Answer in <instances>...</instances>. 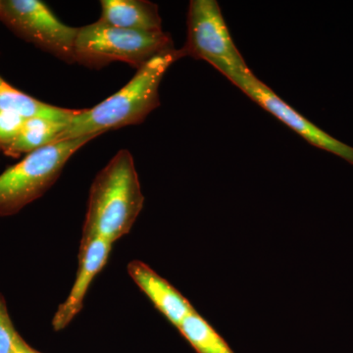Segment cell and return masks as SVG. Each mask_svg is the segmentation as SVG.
<instances>
[{
	"label": "cell",
	"mask_w": 353,
	"mask_h": 353,
	"mask_svg": "<svg viewBox=\"0 0 353 353\" xmlns=\"http://www.w3.org/2000/svg\"><path fill=\"white\" fill-rule=\"evenodd\" d=\"M185 57L182 48L164 51L143 67L124 88L92 108L77 110L57 143L141 124L160 105L159 87L172 65Z\"/></svg>",
	"instance_id": "obj_1"
},
{
	"label": "cell",
	"mask_w": 353,
	"mask_h": 353,
	"mask_svg": "<svg viewBox=\"0 0 353 353\" xmlns=\"http://www.w3.org/2000/svg\"><path fill=\"white\" fill-rule=\"evenodd\" d=\"M143 203L134 158L129 150H121L90 188L82 241L99 238L113 245L131 231Z\"/></svg>",
	"instance_id": "obj_2"
},
{
	"label": "cell",
	"mask_w": 353,
	"mask_h": 353,
	"mask_svg": "<svg viewBox=\"0 0 353 353\" xmlns=\"http://www.w3.org/2000/svg\"><path fill=\"white\" fill-rule=\"evenodd\" d=\"M99 137H82L44 146L7 168L0 175V217L16 214L43 196L61 175L70 158Z\"/></svg>",
	"instance_id": "obj_3"
},
{
	"label": "cell",
	"mask_w": 353,
	"mask_h": 353,
	"mask_svg": "<svg viewBox=\"0 0 353 353\" xmlns=\"http://www.w3.org/2000/svg\"><path fill=\"white\" fill-rule=\"evenodd\" d=\"M174 48L173 39L168 32L132 31L99 20L79 28L75 60L92 69L123 62L139 70L153 57Z\"/></svg>",
	"instance_id": "obj_4"
},
{
	"label": "cell",
	"mask_w": 353,
	"mask_h": 353,
	"mask_svg": "<svg viewBox=\"0 0 353 353\" xmlns=\"http://www.w3.org/2000/svg\"><path fill=\"white\" fill-rule=\"evenodd\" d=\"M185 57L203 60L236 88L252 75L236 43L216 0H192L187 20Z\"/></svg>",
	"instance_id": "obj_5"
},
{
	"label": "cell",
	"mask_w": 353,
	"mask_h": 353,
	"mask_svg": "<svg viewBox=\"0 0 353 353\" xmlns=\"http://www.w3.org/2000/svg\"><path fill=\"white\" fill-rule=\"evenodd\" d=\"M0 21L14 34L67 63H75L79 28L61 22L39 0H0Z\"/></svg>",
	"instance_id": "obj_6"
},
{
	"label": "cell",
	"mask_w": 353,
	"mask_h": 353,
	"mask_svg": "<svg viewBox=\"0 0 353 353\" xmlns=\"http://www.w3.org/2000/svg\"><path fill=\"white\" fill-rule=\"evenodd\" d=\"M238 88L262 108L294 130L310 145L336 155L353 165L352 146L330 136L328 132L304 118L254 74L245 79Z\"/></svg>",
	"instance_id": "obj_7"
},
{
	"label": "cell",
	"mask_w": 353,
	"mask_h": 353,
	"mask_svg": "<svg viewBox=\"0 0 353 353\" xmlns=\"http://www.w3.org/2000/svg\"><path fill=\"white\" fill-rule=\"evenodd\" d=\"M112 243L99 238L81 241L79 267L73 288L63 303L60 304L53 316L54 331H61L73 321L82 310L83 299L95 276L105 266Z\"/></svg>",
	"instance_id": "obj_8"
},
{
	"label": "cell",
	"mask_w": 353,
	"mask_h": 353,
	"mask_svg": "<svg viewBox=\"0 0 353 353\" xmlns=\"http://www.w3.org/2000/svg\"><path fill=\"white\" fill-rule=\"evenodd\" d=\"M128 273L157 310L176 328L190 313L196 310L176 288L143 262H130Z\"/></svg>",
	"instance_id": "obj_9"
},
{
	"label": "cell",
	"mask_w": 353,
	"mask_h": 353,
	"mask_svg": "<svg viewBox=\"0 0 353 353\" xmlns=\"http://www.w3.org/2000/svg\"><path fill=\"white\" fill-rule=\"evenodd\" d=\"M99 21L132 31L162 32V19L157 4L146 0H101Z\"/></svg>",
	"instance_id": "obj_10"
},
{
	"label": "cell",
	"mask_w": 353,
	"mask_h": 353,
	"mask_svg": "<svg viewBox=\"0 0 353 353\" xmlns=\"http://www.w3.org/2000/svg\"><path fill=\"white\" fill-rule=\"evenodd\" d=\"M76 111L38 101L12 87L0 76V115L21 116L26 119L44 117L69 122Z\"/></svg>",
	"instance_id": "obj_11"
},
{
	"label": "cell",
	"mask_w": 353,
	"mask_h": 353,
	"mask_svg": "<svg viewBox=\"0 0 353 353\" xmlns=\"http://www.w3.org/2000/svg\"><path fill=\"white\" fill-rule=\"evenodd\" d=\"M69 122L44 117H32L26 121L17 138L4 152L13 158L28 155L44 146L57 143L58 137L64 132Z\"/></svg>",
	"instance_id": "obj_12"
},
{
	"label": "cell",
	"mask_w": 353,
	"mask_h": 353,
	"mask_svg": "<svg viewBox=\"0 0 353 353\" xmlns=\"http://www.w3.org/2000/svg\"><path fill=\"white\" fill-rule=\"evenodd\" d=\"M176 329L197 353H234L227 341L196 310L190 313Z\"/></svg>",
	"instance_id": "obj_13"
},
{
	"label": "cell",
	"mask_w": 353,
	"mask_h": 353,
	"mask_svg": "<svg viewBox=\"0 0 353 353\" xmlns=\"http://www.w3.org/2000/svg\"><path fill=\"white\" fill-rule=\"evenodd\" d=\"M19 334L9 315L6 299L0 294V353H12Z\"/></svg>",
	"instance_id": "obj_14"
},
{
	"label": "cell",
	"mask_w": 353,
	"mask_h": 353,
	"mask_svg": "<svg viewBox=\"0 0 353 353\" xmlns=\"http://www.w3.org/2000/svg\"><path fill=\"white\" fill-rule=\"evenodd\" d=\"M12 353H41L37 352L36 350H34L32 347H30L27 343H26L24 339L22 336H18V338L16 339L15 343H14V347L12 350Z\"/></svg>",
	"instance_id": "obj_15"
}]
</instances>
